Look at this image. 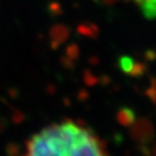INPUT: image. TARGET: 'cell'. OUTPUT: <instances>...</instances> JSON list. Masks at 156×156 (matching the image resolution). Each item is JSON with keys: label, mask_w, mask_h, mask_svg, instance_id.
<instances>
[{"label": "cell", "mask_w": 156, "mask_h": 156, "mask_svg": "<svg viewBox=\"0 0 156 156\" xmlns=\"http://www.w3.org/2000/svg\"><path fill=\"white\" fill-rule=\"evenodd\" d=\"M23 156H108L89 128L72 120L51 124L34 134Z\"/></svg>", "instance_id": "cell-1"}, {"label": "cell", "mask_w": 156, "mask_h": 156, "mask_svg": "<svg viewBox=\"0 0 156 156\" xmlns=\"http://www.w3.org/2000/svg\"><path fill=\"white\" fill-rule=\"evenodd\" d=\"M141 7V11L147 16H156V0H135Z\"/></svg>", "instance_id": "cell-2"}]
</instances>
